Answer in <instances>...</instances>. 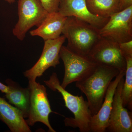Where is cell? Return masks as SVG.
Segmentation results:
<instances>
[{
  "instance_id": "obj_1",
  "label": "cell",
  "mask_w": 132,
  "mask_h": 132,
  "mask_svg": "<svg viewBox=\"0 0 132 132\" xmlns=\"http://www.w3.org/2000/svg\"><path fill=\"white\" fill-rule=\"evenodd\" d=\"M121 72L112 68L97 65L93 72L75 86L86 95L92 115L101 107L110 83Z\"/></svg>"
},
{
  "instance_id": "obj_2",
  "label": "cell",
  "mask_w": 132,
  "mask_h": 132,
  "mask_svg": "<svg viewBox=\"0 0 132 132\" xmlns=\"http://www.w3.org/2000/svg\"><path fill=\"white\" fill-rule=\"evenodd\" d=\"M51 90L61 94L65 106L73 114L74 118H66L65 126L78 128L80 132H90V125L93 115L87 101L82 96H75L67 92L61 85L57 74L53 73L48 80L44 81Z\"/></svg>"
},
{
  "instance_id": "obj_3",
  "label": "cell",
  "mask_w": 132,
  "mask_h": 132,
  "mask_svg": "<svg viewBox=\"0 0 132 132\" xmlns=\"http://www.w3.org/2000/svg\"><path fill=\"white\" fill-rule=\"evenodd\" d=\"M62 34L67 39L69 49L87 57L101 37L98 29L73 16L67 17Z\"/></svg>"
},
{
  "instance_id": "obj_4",
  "label": "cell",
  "mask_w": 132,
  "mask_h": 132,
  "mask_svg": "<svg viewBox=\"0 0 132 132\" xmlns=\"http://www.w3.org/2000/svg\"><path fill=\"white\" fill-rule=\"evenodd\" d=\"M60 57L65 68L64 79L61 84L64 89L71 83L87 77L97 65L88 57L76 53L65 46H62L61 48Z\"/></svg>"
},
{
  "instance_id": "obj_5",
  "label": "cell",
  "mask_w": 132,
  "mask_h": 132,
  "mask_svg": "<svg viewBox=\"0 0 132 132\" xmlns=\"http://www.w3.org/2000/svg\"><path fill=\"white\" fill-rule=\"evenodd\" d=\"M28 88L30 92V107L28 119V126H33L37 122H41L48 128V131L55 132L49 121V114L54 113L51 109L45 86L36 82L29 80Z\"/></svg>"
},
{
  "instance_id": "obj_6",
  "label": "cell",
  "mask_w": 132,
  "mask_h": 132,
  "mask_svg": "<svg viewBox=\"0 0 132 132\" xmlns=\"http://www.w3.org/2000/svg\"><path fill=\"white\" fill-rule=\"evenodd\" d=\"M19 20L13 34L20 41L24 40L27 32L34 26L38 27L48 13L39 0H19Z\"/></svg>"
},
{
  "instance_id": "obj_7",
  "label": "cell",
  "mask_w": 132,
  "mask_h": 132,
  "mask_svg": "<svg viewBox=\"0 0 132 132\" xmlns=\"http://www.w3.org/2000/svg\"><path fill=\"white\" fill-rule=\"evenodd\" d=\"M88 57L97 65L106 66L126 72V62L120 44L101 37L91 50Z\"/></svg>"
},
{
  "instance_id": "obj_8",
  "label": "cell",
  "mask_w": 132,
  "mask_h": 132,
  "mask_svg": "<svg viewBox=\"0 0 132 132\" xmlns=\"http://www.w3.org/2000/svg\"><path fill=\"white\" fill-rule=\"evenodd\" d=\"M99 32L119 44L132 40V5L111 15Z\"/></svg>"
},
{
  "instance_id": "obj_9",
  "label": "cell",
  "mask_w": 132,
  "mask_h": 132,
  "mask_svg": "<svg viewBox=\"0 0 132 132\" xmlns=\"http://www.w3.org/2000/svg\"><path fill=\"white\" fill-rule=\"evenodd\" d=\"M64 35L57 39L45 41L42 54L39 59L31 68L24 72L29 80H36L43 75L48 69L55 68L60 64V52L65 40Z\"/></svg>"
},
{
  "instance_id": "obj_10",
  "label": "cell",
  "mask_w": 132,
  "mask_h": 132,
  "mask_svg": "<svg viewBox=\"0 0 132 132\" xmlns=\"http://www.w3.org/2000/svg\"><path fill=\"white\" fill-rule=\"evenodd\" d=\"M125 79L121 78L114 95L112 108L106 131L132 132L131 113L123 106L121 94Z\"/></svg>"
},
{
  "instance_id": "obj_11",
  "label": "cell",
  "mask_w": 132,
  "mask_h": 132,
  "mask_svg": "<svg viewBox=\"0 0 132 132\" xmlns=\"http://www.w3.org/2000/svg\"><path fill=\"white\" fill-rule=\"evenodd\" d=\"M58 12L63 16H73L99 29L105 26L109 19L92 14L88 9L86 0H62Z\"/></svg>"
},
{
  "instance_id": "obj_12",
  "label": "cell",
  "mask_w": 132,
  "mask_h": 132,
  "mask_svg": "<svg viewBox=\"0 0 132 132\" xmlns=\"http://www.w3.org/2000/svg\"><path fill=\"white\" fill-rule=\"evenodd\" d=\"M125 72H121L110 83L101 107L97 113L92 116L90 131L106 132L108 126L114 93L120 81L125 76Z\"/></svg>"
},
{
  "instance_id": "obj_13",
  "label": "cell",
  "mask_w": 132,
  "mask_h": 132,
  "mask_svg": "<svg viewBox=\"0 0 132 132\" xmlns=\"http://www.w3.org/2000/svg\"><path fill=\"white\" fill-rule=\"evenodd\" d=\"M68 17L59 12L48 13L37 28L30 31L33 36H39L44 41L55 39L61 36Z\"/></svg>"
},
{
  "instance_id": "obj_14",
  "label": "cell",
  "mask_w": 132,
  "mask_h": 132,
  "mask_svg": "<svg viewBox=\"0 0 132 132\" xmlns=\"http://www.w3.org/2000/svg\"><path fill=\"white\" fill-rule=\"evenodd\" d=\"M0 119L12 132H31L21 111L0 97Z\"/></svg>"
},
{
  "instance_id": "obj_15",
  "label": "cell",
  "mask_w": 132,
  "mask_h": 132,
  "mask_svg": "<svg viewBox=\"0 0 132 132\" xmlns=\"http://www.w3.org/2000/svg\"><path fill=\"white\" fill-rule=\"evenodd\" d=\"M9 87L5 97L9 102L19 109L24 119L28 118L30 107V92L28 87L24 88L10 79L6 81Z\"/></svg>"
},
{
  "instance_id": "obj_16",
  "label": "cell",
  "mask_w": 132,
  "mask_h": 132,
  "mask_svg": "<svg viewBox=\"0 0 132 132\" xmlns=\"http://www.w3.org/2000/svg\"><path fill=\"white\" fill-rule=\"evenodd\" d=\"M87 6L93 14L105 18L121 11L119 0H86Z\"/></svg>"
},
{
  "instance_id": "obj_17",
  "label": "cell",
  "mask_w": 132,
  "mask_h": 132,
  "mask_svg": "<svg viewBox=\"0 0 132 132\" xmlns=\"http://www.w3.org/2000/svg\"><path fill=\"white\" fill-rule=\"evenodd\" d=\"M126 68L121 97L123 106L132 109V56H125Z\"/></svg>"
},
{
  "instance_id": "obj_18",
  "label": "cell",
  "mask_w": 132,
  "mask_h": 132,
  "mask_svg": "<svg viewBox=\"0 0 132 132\" xmlns=\"http://www.w3.org/2000/svg\"><path fill=\"white\" fill-rule=\"evenodd\" d=\"M43 6L48 13L57 12L62 0H39Z\"/></svg>"
},
{
  "instance_id": "obj_19",
  "label": "cell",
  "mask_w": 132,
  "mask_h": 132,
  "mask_svg": "<svg viewBox=\"0 0 132 132\" xmlns=\"http://www.w3.org/2000/svg\"><path fill=\"white\" fill-rule=\"evenodd\" d=\"M120 47L124 56H132V40L120 43Z\"/></svg>"
},
{
  "instance_id": "obj_20",
  "label": "cell",
  "mask_w": 132,
  "mask_h": 132,
  "mask_svg": "<svg viewBox=\"0 0 132 132\" xmlns=\"http://www.w3.org/2000/svg\"><path fill=\"white\" fill-rule=\"evenodd\" d=\"M121 10L129 7L132 5V0H119Z\"/></svg>"
},
{
  "instance_id": "obj_21",
  "label": "cell",
  "mask_w": 132,
  "mask_h": 132,
  "mask_svg": "<svg viewBox=\"0 0 132 132\" xmlns=\"http://www.w3.org/2000/svg\"><path fill=\"white\" fill-rule=\"evenodd\" d=\"M9 87L6 85L0 82V91L2 93H6L8 92Z\"/></svg>"
},
{
  "instance_id": "obj_22",
  "label": "cell",
  "mask_w": 132,
  "mask_h": 132,
  "mask_svg": "<svg viewBox=\"0 0 132 132\" xmlns=\"http://www.w3.org/2000/svg\"><path fill=\"white\" fill-rule=\"evenodd\" d=\"M5 1L6 2L8 3H10V4L14 3L15 1V0H5Z\"/></svg>"
}]
</instances>
